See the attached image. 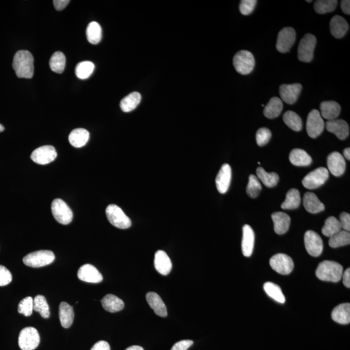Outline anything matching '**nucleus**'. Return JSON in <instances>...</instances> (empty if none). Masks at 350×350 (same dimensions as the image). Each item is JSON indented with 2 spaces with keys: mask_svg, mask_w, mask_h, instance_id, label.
<instances>
[{
  "mask_svg": "<svg viewBox=\"0 0 350 350\" xmlns=\"http://www.w3.org/2000/svg\"><path fill=\"white\" fill-rule=\"evenodd\" d=\"M13 68L18 77L31 79L34 74L33 55L26 50L18 51L14 57Z\"/></svg>",
  "mask_w": 350,
  "mask_h": 350,
  "instance_id": "1",
  "label": "nucleus"
},
{
  "mask_svg": "<svg viewBox=\"0 0 350 350\" xmlns=\"http://www.w3.org/2000/svg\"><path fill=\"white\" fill-rule=\"evenodd\" d=\"M343 267L333 261H324L316 270V276L320 280L338 282L342 279Z\"/></svg>",
  "mask_w": 350,
  "mask_h": 350,
  "instance_id": "2",
  "label": "nucleus"
},
{
  "mask_svg": "<svg viewBox=\"0 0 350 350\" xmlns=\"http://www.w3.org/2000/svg\"><path fill=\"white\" fill-rule=\"evenodd\" d=\"M55 259L56 256L52 251H38L25 256L23 258V262L27 266L39 268L52 264Z\"/></svg>",
  "mask_w": 350,
  "mask_h": 350,
  "instance_id": "3",
  "label": "nucleus"
},
{
  "mask_svg": "<svg viewBox=\"0 0 350 350\" xmlns=\"http://www.w3.org/2000/svg\"><path fill=\"white\" fill-rule=\"evenodd\" d=\"M233 64L235 70L241 75H248L253 72L255 66V59L251 52L242 50L235 55Z\"/></svg>",
  "mask_w": 350,
  "mask_h": 350,
  "instance_id": "4",
  "label": "nucleus"
},
{
  "mask_svg": "<svg viewBox=\"0 0 350 350\" xmlns=\"http://www.w3.org/2000/svg\"><path fill=\"white\" fill-rule=\"evenodd\" d=\"M107 219L115 227L120 229H127L131 226L132 222L129 217L118 206L110 205L106 209Z\"/></svg>",
  "mask_w": 350,
  "mask_h": 350,
  "instance_id": "5",
  "label": "nucleus"
},
{
  "mask_svg": "<svg viewBox=\"0 0 350 350\" xmlns=\"http://www.w3.org/2000/svg\"><path fill=\"white\" fill-rule=\"evenodd\" d=\"M40 338L38 331L33 327H27L20 331L18 345L22 350H34L40 344Z\"/></svg>",
  "mask_w": 350,
  "mask_h": 350,
  "instance_id": "6",
  "label": "nucleus"
},
{
  "mask_svg": "<svg viewBox=\"0 0 350 350\" xmlns=\"http://www.w3.org/2000/svg\"><path fill=\"white\" fill-rule=\"evenodd\" d=\"M53 216L58 223L67 225L72 221L73 212L65 201L60 198L55 199L52 204Z\"/></svg>",
  "mask_w": 350,
  "mask_h": 350,
  "instance_id": "7",
  "label": "nucleus"
},
{
  "mask_svg": "<svg viewBox=\"0 0 350 350\" xmlns=\"http://www.w3.org/2000/svg\"><path fill=\"white\" fill-rule=\"evenodd\" d=\"M317 38L312 34L308 33L299 43L298 57L304 63H310L313 60Z\"/></svg>",
  "mask_w": 350,
  "mask_h": 350,
  "instance_id": "8",
  "label": "nucleus"
},
{
  "mask_svg": "<svg viewBox=\"0 0 350 350\" xmlns=\"http://www.w3.org/2000/svg\"><path fill=\"white\" fill-rule=\"evenodd\" d=\"M269 263L274 271L282 275L289 274L294 269L293 260L285 254H277L272 256Z\"/></svg>",
  "mask_w": 350,
  "mask_h": 350,
  "instance_id": "9",
  "label": "nucleus"
},
{
  "mask_svg": "<svg viewBox=\"0 0 350 350\" xmlns=\"http://www.w3.org/2000/svg\"><path fill=\"white\" fill-rule=\"evenodd\" d=\"M329 178V171L325 168L315 169L308 174L303 180L304 186L309 189L318 188L324 184Z\"/></svg>",
  "mask_w": 350,
  "mask_h": 350,
  "instance_id": "10",
  "label": "nucleus"
},
{
  "mask_svg": "<svg viewBox=\"0 0 350 350\" xmlns=\"http://www.w3.org/2000/svg\"><path fill=\"white\" fill-rule=\"evenodd\" d=\"M325 123L320 112L313 110L309 114L306 129L309 136L312 138H317L323 132Z\"/></svg>",
  "mask_w": 350,
  "mask_h": 350,
  "instance_id": "11",
  "label": "nucleus"
},
{
  "mask_svg": "<svg viewBox=\"0 0 350 350\" xmlns=\"http://www.w3.org/2000/svg\"><path fill=\"white\" fill-rule=\"evenodd\" d=\"M304 242L309 255L313 257L321 255L323 251V241L317 233L313 230L307 231L304 235Z\"/></svg>",
  "mask_w": 350,
  "mask_h": 350,
  "instance_id": "12",
  "label": "nucleus"
},
{
  "mask_svg": "<svg viewBox=\"0 0 350 350\" xmlns=\"http://www.w3.org/2000/svg\"><path fill=\"white\" fill-rule=\"evenodd\" d=\"M296 40V32L292 27H285L280 31L277 39L276 49L279 52L287 53L290 51Z\"/></svg>",
  "mask_w": 350,
  "mask_h": 350,
  "instance_id": "13",
  "label": "nucleus"
},
{
  "mask_svg": "<svg viewBox=\"0 0 350 350\" xmlns=\"http://www.w3.org/2000/svg\"><path fill=\"white\" fill-rule=\"evenodd\" d=\"M57 157L56 148L52 145H44L36 148L31 155V159L35 163L46 165L54 162Z\"/></svg>",
  "mask_w": 350,
  "mask_h": 350,
  "instance_id": "14",
  "label": "nucleus"
},
{
  "mask_svg": "<svg viewBox=\"0 0 350 350\" xmlns=\"http://www.w3.org/2000/svg\"><path fill=\"white\" fill-rule=\"evenodd\" d=\"M77 276L79 280L91 283H99L104 279L101 272L90 264H85L80 267Z\"/></svg>",
  "mask_w": 350,
  "mask_h": 350,
  "instance_id": "15",
  "label": "nucleus"
},
{
  "mask_svg": "<svg viewBox=\"0 0 350 350\" xmlns=\"http://www.w3.org/2000/svg\"><path fill=\"white\" fill-rule=\"evenodd\" d=\"M328 169L335 177H340L346 170V161L340 153L333 152L328 156L327 159Z\"/></svg>",
  "mask_w": 350,
  "mask_h": 350,
  "instance_id": "16",
  "label": "nucleus"
},
{
  "mask_svg": "<svg viewBox=\"0 0 350 350\" xmlns=\"http://www.w3.org/2000/svg\"><path fill=\"white\" fill-rule=\"evenodd\" d=\"M232 180V169L229 164L222 166L216 180L217 190L221 194H225L229 189Z\"/></svg>",
  "mask_w": 350,
  "mask_h": 350,
  "instance_id": "17",
  "label": "nucleus"
},
{
  "mask_svg": "<svg viewBox=\"0 0 350 350\" xmlns=\"http://www.w3.org/2000/svg\"><path fill=\"white\" fill-rule=\"evenodd\" d=\"M303 86L301 84H282L280 87L281 99L286 104L292 105L296 102L301 94Z\"/></svg>",
  "mask_w": 350,
  "mask_h": 350,
  "instance_id": "18",
  "label": "nucleus"
},
{
  "mask_svg": "<svg viewBox=\"0 0 350 350\" xmlns=\"http://www.w3.org/2000/svg\"><path fill=\"white\" fill-rule=\"evenodd\" d=\"M326 127L329 132L335 134L338 139H345L349 134V125L346 121L343 120H334L328 121Z\"/></svg>",
  "mask_w": 350,
  "mask_h": 350,
  "instance_id": "19",
  "label": "nucleus"
},
{
  "mask_svg": "<svg viewBox=\"0 0 350 350\" xmlns=\"http://www.w3.org/2000/svg\"><path fill=\"white\" fill-rule=\"evenodd\" d=\"M255 235L251 226L245 225L242 228V252L245 257H250L255 246Z\"/></svg>",
  "mask_w": 350,
  "mask_h": 350,
  "instance_id": "20",
  "label": "nucleus"
},
{
  "mask_svg": "<svg viewBox=\"0 0 350 350\" xmlns=\"http://www.w3.org/2000/svg\"><path fill=\"white\" fill-rule=\"evenodd\" d=\"M154 264L156 270L162 275H168L172 269L170 258L163 251H158L156 253Z\"/></svg>",
  "mask_w": 350,
  "mask_h": 350,
  "instance_id": "21",
  "label": "nucleus"
},
{
  "mask_svg": "<svg viewBox=\"0 0 350 350\" xmlns=\"http://www.w3.org/2000/svg\"><path fill=\"white\" fill-rule=\"evenodd\" d=\"M320 115L328 121L336 120L340 113V105L334 101L322 102L320 105Z\"/></svg>",
  "mask_w": 350,
  "mask_h": 350,
  "instance_id": "22",
  "label": "nucleus"
},
{
  "mask_svg": "<svg viewBox=\"0 0 350 350\" xmlns=\"http://www.w3.org/2000/svg\"><path fill=\"white\" fill-rule=\"evenodd\" d=\"M272 219L274 223V229L277 234L283 235L289 230L290 218L284 212H275L272 215Z\"/></svg>",
  "mask_w": 350,
  "mask_h": 350,
  "instance_id": "23",
  "label": "nucleus"
},
{
  "mask_svg": "<svg viewBox=\"0 0 350 350\" xmlns=\"http://www.w3.org/2000/svg\"><path fill=\"white\" fill-rule=\"evenodd\" d=\"M146 299L156 314L161 317H166L168 316L166 306L159 294L155 292H148L146 295Z\"/></svg>",
  "mask_w": 350,
  "mask_h": 350,
  "instance_id": "24",
  "label": "nucleus"
},
{
  "mask_svg": "<svg viewBox=\"0 0 350 350\" xmlns=\"http://www.w3.org/2000/svg\"><path fill=\"white\" fill-rule=\"evenodd\" d=\"M349 26L346 20L339 15H335L330 22L331 35L337 38H342L348 31Z\"/></svg>",
  "mask_w": 350,
  "mask_h": 350,
  "instance_id": "25",
  "label": "nucleus"
},
{
  "mask_svg": "<svg viewBox=\"0 0 350 350\" xmlns=\"http://www.w3.org/2000/svg\"><path fill=\"white\" fill-rule=\"evenodd\" d=\"M304 206L306 210L311 214H318L324 211L325 206L315 193L308 192L304 196Z\"/></svg>",
  "mask_w": 350,
  "mask_h": 350,
  "instance_id": "26",
  "label": "nucleus"
},
{
  "mask_svg": "<svg viewBox=\"0 0 350 350\" xmlns=\"http://www.w3.org/2000/svg\"><path fill=\"white\" fill-rule=\"evenodd\" d=\"M74 308L70 304L63 302L59 306V319L62 326L65 328H69L73 324L74 319Z\"/></svg>",
  "mask_w": 350,
  "mask_h": 350,
  "instance_id": "27",
  "label": "nucleus"
},
{
  "mask_svg": "<svg viewBox=\"0 0 350 350\" xmlns=\"http://www.w3.org/2000/svg\"><path fill=\"white\" fill-rule=\"evenodd\" d=\"M331 318L334 321L340 324H348L350 322V304H340L331 313Z\"/></svg>",
  "mask_w": 350,
  "mask_h": 350,
  "instance_id": "28",
  "label": "nucleus"
},
{
  "mask_svg": "<svg viewBox=\"0 0 350 350\" xmlns=\"http://www.w3.org/2000/svg\"><path fill=\"white\" fill-rule=\"evenodd\" d=\"M89 138H90V133L88 130L79 128V129L72 130L68 139H69L70 143L73 147L81 148L86 145Z\"/></svg>",
  "mask_w": 350,
  "mask_h": 350,
  "instance_id": "29",
  "label": "nucleus"
},
{
  "mask_svg": "<svg viewBox=\"0 0 350 350\" xmlns=\"http://www.w3.org/2000/svg\"><path fill=\"white\" fill-rule=\"evenodd\" d=\"M103 307L110 313H116L123 310L125 304L122 299L114 294H107L102 299Z\"/></svg>",
  "mask_w": 350,
  "mask_h": 350,
  "instance_id": "30",
  "label": "nucleus"
},
{
  "mask_svg": "<svg viewBox=\"0 0 350 350\" xmlns=\"http://www.w3.org/2000/svg\"><path fill=\"white\" fill-rule=\"evenodd\" d=\"M289 160L296 166H308L312 162V159L308 153L301 148L292 150L289 155Z\"/></svg>",
  "mask_w": 350,
  "mask_h": 350,
  "instance_id": "31",
  "label": "nucleus"
},
{
  "mask_svg": "<svg viewBox=\"0 0 350 350\" xmlns=\"http://www.w3.org/2000/svg\"><path fill=\"white\" fill-rule=\"evenodd\" d=\"M141 95L139 92L134 91L126 96L121 101L120 107L124 113H130L134 111L140 104Z\"/></svg>",
  "mask_w": 350,
  "mask_h": 350,
  "instance_id": "32",
  "label": "nucleus"
},
{
  "mask_svg": "<svg viewBox=\"0 0 350 350\" xmlns=\"http://www.w3.org/2000/svg\"><path fill=\"white\" fill-rule=\"evenodd\" d=\"M283 110V103L280 98L272 97L265 106L264 114L266 118L274 119L280 115Z\"/></svg>",
  "mask_w": 350,
  "mask_h": 350,
  "instance_id": "33",
  "label": "nucleus"
},
{
  "mask_svg": "<svg viewBox=\"0 0 350 350\" xmlns=\"http://www.w3.org/2000/svg\"><path fill=\"white\" fill-rule=\"evenodd\" d=\"M301 203V194L298 189H291L287 192L286 198L281 207L283 210H294L299 207Z\"/></svg>",
  "mask_w": 350,
  "mask_h": 350,
  "instance_id": "34",
  "label": "nucleus"
},
{
  "mask_svg": "<svg viewBox=\"0 0 350 350\" xmlns=\"http://www.w3.org/2000/svg\"><path fill=\"white\" fill-rule=\"evenodd\" d=\"M86 37L91 44H97L102 40V29L97 22H90L87 27Z\"/></svg>",
  "mask_w": 350,
  "mask_h": 350,
  "instance_id": "35",
  "label": "nucleus"
},
{
  "mask_svg": "<svg viewBox=\"0 0 350 350\" xmlns=\"http://www.w3.org/2000/svg\"><path fill=\"white\" fill-rule=\"evenodd\" d=\"M258 177L264 183L265 186L273 187L276 186L279 182V176L276 173H267L263 168H258L256 170Z\"/></svg>",
  "mask_w": 350,
  "mask_h": 350,
  "instance_id": "36",
  "label": "nucleus"
},
{
  "mask_svg": "<svg viewBox=\"0 0 350 350\" xmlns=\"http://www.w3.org/2000/svg\"><path fill=\"white\" fill-rule=\"evenodd\" d=\"M283 121L286 125L294 131H301L303 129V120L298 114L293 111H287L283 114Z\"/></svg>",
  "mask_w": 350,
  "mask_h": 350,
  "instance_id": "37",
  "label": "nucleus"
},
{
  "mask_svg": "<svg viewBox=\"0 0 350 350\" xmlns=\"http://www.w3.org/2000/svg\"><path fill=\"white\" fill-rule=\"evenodd\" d=\"M66 57L63 53L57 52L53 54L50 59L49 66L52 70L57 74H62L65 70Z\"/></svg>",
  "mask_w": 350,
  "mask_h": 350,
  "instance_id": "38",
  "label": "nucleus"
},
{
  "mask_svg": "<svg viewBox=\"0 0 350 350\" xmlns=\"http://www.w3.org/2000/svg\"><path fill=\"white\" fill-rule=\"evenodd\" d=\"M340 230H342V227L339 221L335 217L331 216L328 217L325 221L322 232L325 236L330 237Z\"/></svg>",
  "mask_w": 350,
  "mask_h": 350,
  "instance_id": "39",
  "label": "nucleus"
},
{
  "mask_svg": "<svg viewBox=\"0 0 350 350\" xmlns=\"http://www.w3.org/2000/svg\"><path fill=\"white\" fill-rule=\"evenodd\" d=\"M265 292L274 301L280 304H284L285 298L281 291L280 286L272 282L265 283L264 286Z\"/></svg>",
  "mask_w": 350,
  "mask_h": 350,
  "instance_id": "40",
  "label": "nucleus"
},
{
  "mask_svg": "<svg viewBox=\"0 0 350 350\" xmlns=\"http://www.w3.org/2000/svg\"><path fill=\"white\" fill-rule=\"evenodd\" d=\"M350 243V233L345 230H340L333 236L330 237L329 240V245L332 248L347 245Z\"/></svg>",
  "mask_w": 350,
  "mask_h": 350,
  "instance_id": "41",
  "label": "nucleus"
},
{
  "mask_svg": "<svg viewBox=\"0 0 350 350\" xmlns=\"http://www.w3.org/2000/svg\"><path fill=\"white\" fill-rule=\"evenodd\" d=\"M33 310L40 313L43 319H48L50 316L49 305L46 299L42 295H37L33 299Z\"/></svg>",
  "mask_w": 350,
  "mask_h": 350,
  "instance_id": "42",
  "label": "nucleus"
},
{
  "mask_svg": "<svg viewBox=\"0 0 350 350\" xmlns=\"http://www.w3.org/2000/svg\"><path fill=\"white\" fill-rule=\"evenodd\" d=\"M95 66L90 61H83L78 64L75 68V74L80 79H86L92 74Z\"/></svg>",
  "mask_w": 350,
  "mask_h": 350,
  "instance_id": "43",
  "label": "nucleus"
},
{
  "mask_svg": "<svg viewBox=\"0 0 350 350\" xmlns=\"http://www.w3.org/2000/svg\"><path fill=\"white\" fill-rule=\"evenodd\" d=\"M337 4L336 0H319L315 3V11L318 14L331 13L335 10Z\"/></svg>",
  "mask_w": 350,
  "mask_h": 350,
  "instance_id": "44",
  "label": "nucleus"
},
{
  "mask_svg": "<svg viewBox=\"0 0 350 350\" xmlns=\"http://www.w3.org/2000/svg\"><path fill=\"white\" fill-rule=\"evenodd\" d=\"M248 180V186L246 187L247 194L251 198H256L259 195L260 192L262 190V185L258 177L255 175H250Z\"/></svg>",
  "mask_w": 350,
  "mask_h": 350,
  "instance_id": "45",
  "label": "nucleus"
},
{
  "mask_svg": "<svg viewBox=\"0 0 350 350\" xmlns=\"http://www.w3.org/2000/svg\"><path fill=\"white\" fill-rule=\"evenodd\" d=\"M33 310V298L31 296L23 299L18 305V313L26 317L31 316Z\"/></svg>",
  "mask_w": 350,
  "mask_h": 350,
  "instance_id": "46",
  "label": "nucleus"
},
{
  "mask_svg": "<svg viewBox=\"0 0 350 350\" xmlns=\"http://www.w3.org/2000/svg\"><path fill=\"white\" fill-rule=\"evenodd\" d=\"M271 130L267 129V128H261L256 132V138L258 145L260 146V147L266 145L270 141V139H271Z\"/></svg>",
  "mask_w": 350,
  "mask_h": 350,
  "instance_id": "47",
  "label": "nucleus"
},
{
  "mask_svg": "<svg viewBox=\"0 0 350 350\" xmlns=\"http://www.w3.org/2000/svg\"><path fill=\"white\" fill-rule=\"evenodd\" d=\"M257 1L256 0H242L239 5L240 12L242 15H250L255 9Z\"/></svg>",
  "mask_w": 350,
  "mask_h": 350,
  "instance_id": "48",
  "label": "nucleus"
},
{
  "mask_svg": "<svg viewBox=\"0 0 350 350\" xmlns=\"http://www.w3.org/2000/svg\"><path fill=\"white\" fill-rule=\"evenodd\" d=\"M13 276L6 267L0 265V287L8 285L12 281Z\"/></svg>",
  "mask_w": 350,
  "mask_h": 350,
  "instance_id": "49",
  "label": "nucleus"
},
{
  "mask_svg": "<svg viewBox=\"0 0 350 350\" xmlns=\"http://www.w3.org/2000/svg\"><path fill=\"white\" fill-rule=\"evenodd\" d=\"M340 224L342 228L347 232L350 230V215L348 213L342 212L340 216Z\"/></svg>",
  "mask_w": 350,
  "mask_h": 350,
  "instance_id": "50",
  "label": "nucleus"
},
{
  "mask_svg": "<svg viewBox=\"0 0 350 350\" xmlns=\"http://www.w3.org/2000/svg\"><path fill=\"white\" fill-rule=\"evenodd\" d=\"M193 344V340H183L176 343L171 350H187Z\"/></svg>",
  "mask_w": 350,
  "mask_h": 350,
  "instance_id": "51",
  "label": "nucleus"
},
{
  "mask_svg": "<svg viewBox=\"0 0 350 350\" xmlns=\"http://www.w3.org/2000/svg\"><path fill=\"white\" fill-rule=\"evenodd\" d=\"M90 350H111V347L108 342L101 340L96 342Z\"/></svg>",
  "mask_w": 350,
  "mask_h": 350,
  "instance_id": "52",
  "label": "nucleus"
},
{
  "mask_svg": "<svg viewBox=\"0 0 350 350\" xmlns=\"http://www.w3.org/2000/svg\"><path fill=\"white\" fill-rule=\"evenodd\" d=\"M69 3V0H55V1H54L55 8H56L57 11L63 10Z\"/></svg>",
  "mask_w": 350,
  "mask_h": 350,
  "instance_id": "53",
  "label": "nucleus"
},
{
  "mask_svg": "<svg viewBox=\"0 0 350 350\" xmlns=\"http://www.w3.org/2000/svg\"><path fill=\"white\" fill-rule=\"evenodd\" d=\"M342 278L343 279V283L346 287H350V269H347L343 273Z\"/></svg>",
  "mask_w": 350,
  "mask_h": 350,
  "instance_id": "54",
  "label": "nucleus"
},
{
  "mask_svg": "<svg viewBox=\"0 0 350 350\" xmlns=\"http://www.w3.org/2000/svg\"><path fill=\"white\" fill-rule=\"evenodd\" d=\"M350 2L349 0H343L340 4V7H341L342 11L343 13L346 14V15H350Z\"/></svg>",
  "mask_w": 350,
  "mask_h": 350,
  "instance_id": "55",
  "label": "nucleus"
},
{
  "mask_svg": "<svg viewBox=\"0 0 350 350\" xmlns=\"http://www.w3.org/2000/svg\"><path fill=\"white\" fill-rule=\"evenodd\" d=\"M343 154H344V157L346 158L347 160H350V149L349 147L345 148L344 152H343Z\"/></svg>",
  "mask_w": 350,
  "mask_h": 350,
  "instance_id": "56",
  "label": "nucleus"
},
{
  "mask_svg": "<svg viewBox=\"0 0 350 350\" xmlns=\"http://www.w3.org/2000/svg\"><path fill=\"white\" fill-rule=\"evenodd\" d=\"M125 350H144L142 347L139 346H132L127 347Z\"/></svg>",
  "mask_w": 350,
  "mask_h": 350,
  "instance_id": "57",
  "label": "nucleus"
},
{
  "mask_svg": "<svg viewBox=\"0 0 350 350\" xmlns=\"http://www.w3.org/2000/svg\"><path fill=\"white\" fill-rule=\"evenodd\" d=\"M4 129H5L4 126L0 124V132H3Z\"/></svg>",
  "mask_w": 350,
  "mask_h": 350,
  "instance_id": "58",
  "label": "nucleus"
}]
</instances>
